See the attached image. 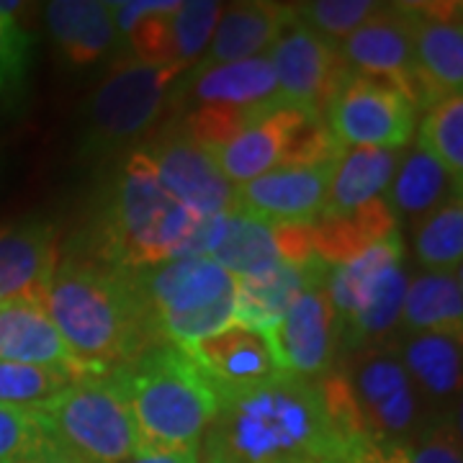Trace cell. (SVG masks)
Segmentation results:
<instances>
[{
	"instance_id": "12",
	"label": "cell",
	"mask_w": 463,
	"mask_h": 463,
	"mask_svg": "<svg viewBox=\"0 0 463 463\" xmlns=\"http://www.w3.org/2000/svg\"><path fill=\"white\" fill-rule=\"evenodd\" d=\"M335 163L315 167H276L255 181L234 185L232 214L250 216L270 227H312L325 212Z\"/></svg>"
},
{
	"instance_id": "3",
	"label": "cell",
	"mask_w": 463,
	"mask_h": 463,
	"mask_svg": "<svg viewBox=\"0 0 463 463\" xmlns=\"http://www.w3.org/2000/svg\"><path fill=\"white\" fill-rule=\"evenodd\" d=\"M111 373L132 410L137 456L201 446L219 402L183 347H149Z\"/></svg>"
},
{
	"instance_id": "19",
	"label": "cell",
	"mask_w": 463,
	"mask_h": 463,
	"mask_svg": "<svg viewBox=\"0 0 463 463\" xmlns=\"http://www.w3.org/2000/svg\"><path fill=\"white\" fill-rule=\"evenodd\" d=\"M327 276L330 265L315 258L304 265L279 263L258 276L237 279L234 325L265 335L281 322L286 309L297 301L301 291L327 283Z\"/></svg>"
},
{
	"instance_id": "25",
	"label": "cell",
	"mask_w": 463,
	"mask_h": 463,
	"mask_svg": "<svg viewBox=\"0 0 463 463\" xmlns=\"http://www.w3.org/2000/svg\"><path fill=\"white\" fill-rule=\"evenodd\" d=\"M402 152L399 149L379 147H347L337 157L332 170L327 201H325V216H340L365 206L371 201L383 199L389 183L397 173Z\"/></svg>"
},
{
	"instance_id": "33",
	"label": "cell",
	"mask_w": 463,
	"mask_h": 463,
	"mask_svg": "<svg viewBox=\"0 0 463 463\" xmlns=\"http://www.w3.org/2000/svg\"><path fill=\"white\" fill-rule=\"evenodd\" d=\"M417 147L432 155L450 181L461 188L463 181V96L453 93L425 109Z\"/></svg>"
},
{
	"instance_id": "6",
	"label": "cell",
	"mask_w": 463,
	"mask_h": 463,
	"mask_svg": "<svg viewBox=\"0 0 463 463\" xmlns=\"http://www.w3.org/2000/svg\"><path fill=\"white\" fill-rule=\"evenodd\" d=\"M178 65H142L132 57L93 90L83 111V155H106L149 132L165 111Z\"/></svg>"
},
{
	"instance_id": "34",
	"label": "cell",
	"mask_w": 463,
	"mask_h": 463,
	"mask_svg": "<svg viewBox=\"0 0 463 463\" xmlns=\"http://www.w3.org/2000/svg\"><path fill=\"white\" fill-rule=\"evenodd\" d=\"M72 381L78 379L54 368L0 361V404L39 410Z\"/></svg>"
},
{
	"instance_id": "8",
	"label": "cell",
	"mask_w": 463,
	"mask_h": 463,
	"mask_svg": "<svg viewBox=\"0 0 463 463\" xmlns=\"http://www.w3.org/2000/svg\"><path fill=\"white\" fill-rule=\"evenodd\" d=\"M365 438L402 446L420 425V397L394 350H368L345 376Z\"/></svg>"
},
{
	"instance_id": "40",
	"label": "cell",
	"mask_w": 463,
	"mask_h": 463,
	"mask_svg": "<svg viewBox=\"0 0 463 463\" xmlns=\"http://www.w3.org/2000/svg\"><path fill=\"white\" fill-rule=\"evenodd\" d=\"M325 463H404L402 448L376 443L371 438H358L350 446L343 448L335 458Z\"/></svg>"
},
{
	"instance_id": "16",
	"label": "cell",
	"mask_w": 463,
	"mask_h": 463,
	"mask_svg": "<svg viewBox=\"0 0 463 463\" xmlns=\"http://www.w3.org/2000/svg\"><path fill=\"white\" fill-rule=\"evenodd\" d=\"M201 376L212 386L216 402L230 399L279 373L273 353L260 332L230 325L196 345L183 347Z\"/></svg>"
},
{
	"instance_id": "11",
	"label": "cell",
	"mask_w": 463,
	"mask_h": 463,
	"mask_svg": "<svg viewBox=\"0 0 463 463\" xmlns=\"http://www.w3.org/2000/svg\"><path fill=\"white\" fill-rule=\"evenodd\" d=\"M325 286L319 283L301 291L281 322L263 335L281 373L315 381L332 365L340 327Z\"/></svg>"
},
{
	"instance_id": "42",
	"label": "cell",
	"mask_w": 463,
	"mask_h": 463,
	"mask_svg": "<svg viewBox=\"0 0 463 463\" xmlns=\"http://www.w3.org/2000/svg\"><path fill=\"white\" fill-rule=\"evenodd\" d=\"M26 463H88V461L80 458L78 453H72V450L62 446V443H57L54 438H50V440L39 448V450H36Z\"/></svg>"
},
{
	"instance_id": "28",
	"label": "cell",
	"mask_w": 463,
	"mask_h": 463,
	"mask_svg": "<svg viewBox=\"0 0 463 463\" xmlns=\"http://www.w3.org/2000/svg\"><path fill=\"white\" fill-rule=\"evenodd\" d=\"M399 325L407 335L420 332H448L461 335L463 330V283L461 270L450 273H422L407 283Z\"/></svg>"
},
{
	"instance_id": "4",
	"label": "cell",
	"mask_w": 463,
	"mask_h": 463,
	"mask_svg": "<svg viewBox=\"0 0 463 463\" xmlns=\"http://www.w3.org/2000/svg\"><path fill=\"white\" fill-rule=\"evenodd\" d=\"M196 219L163 188L147 149L137 147L111 183L100 245L88 255L124 270L155 268L175 258Z\"/></svg>"
},
{
	"instance_id": "18",
	"label": "cell",
	"mask_w": 463,
	"mask_h": 463,
	"mask_svg": "<svg viewBox=\"0 0 463 463\" xmlns=\"http://www.w3.org/2000/svg\"><path fill=\"white\" fill-rule=\"evenodd\" d=\"M0 361L54 368L72 379L88 376L54 327L47 304L33 298L0 304Z\"/></svg>"
},
{
	"instance_id": "21",
	"label": "cell",
	"mask_w": 463,
	"mask_h": 463,
	"mask_svg": "<svg viewBox=\"0 0 463 463\" xmlns=\"http://www.w3.org/2000/svg\"><path fill=\"white\" fill-rule=\"evenodd\" d=\"M291 5L279 3H234L216 24L212 42L191 72H206L212 67L263 57L273 47L281 29L291 18Z\"/></svg>"
},
{
	"instance_id": "36",
	"label": "cell",
	"mask_w": 463,
	"mask_h": 463,
	"mask_svg": "<svg viewBox=\"0 0 463 463\" xmlns=\"http://www.w3.org/2000/svg\"><path fill=\"white\" fill-rule=\"evenodd\" d=\"M381 3L373 0H317V3H301L291 5L294 16L301 21L309 32L322 36L330 44H340L350 33L355 32L364 21L379 11Z\"/></svg>"
},
{
	"instance_id": "13",
	"label": "cell",
	"mask_w": 463,
	"mask_h": 463,
	"mask_svg": "<svg viewBox=\"0 0 463 463\" xmlns=\"http://www.w3.org/2000/svg\"><path fill=\"white\" fill-rule=\"evenodd\" d=\"M145 149L163 188L183 209L194 216L232 214L234 185L224 178L209 149L183 132L167 134Z\"/></svg>"
},
{
	"instance_id": "35",
	"label": "cell",
	"mask_w": 463,
	"mask_h": 463,
	"mask_svg": "<svg viewBox=\"0 0 463 463\" xmlns=\"http://www.w3.org/2000/svg\"><path fill=\"white\" fill-rule=\"evenodd\" d=\"M224 14V5L214 0H188L181 3L173 14L170 29H173V62L183 70L199 62L206 52L212 33H214L219 18Z\"/></svg>"
},
{
	"instance_id": "43",
	"label": "cell",
	"mask_w": 463,
	"mask_h": 463,
	"mask_svg": "<svg viewBox=\"0 0 463 463\" xmlns=\"http://www.w3.org/2000/svg\"><path fill=\"white\" fill-rule=\"evenodd\" d=\"M203 463H216V461H209V458H203Z\"/></svg>"
},
{
	"instance_id": "9",
	"label": "cell",
	"mask_w": 463,
	"mask_h": 463,
	"mask_svg": "<svg viewBox=\"0 0 463 463\" xmlns=\"http://www.w3.org/2000/svg\"><path fill=\"white\" fill-rule=\"evenodd\" d=\"M337 54L347 72L394 85L417 109H428L414 62L412 26L404 3H381L373 16L337 44Z\"/></svg>"
},
{
	"instance_id": "5",
	"label": "cell",
	"mask_w": 463,
	"mask_h": 463,
	"mask_svg": "<svg viewBox=\"0 0 463 463\" xmlns=\"http://www.w3.org/2000/svg\"><path fill=\"white\" fill-rule=\"evenodd\" d=\"M50 435L88 463H127L137 456V428L114 373L83 376L42 404Z\"/></svg>"
},
{
	"instance_id": "27",
	"label": "cell",
	"mask_w": 463,
	"mask_h": 463,
	"mask_svg": "<svg viewBox=\"0 0 463 463\" xmlns=\"http://www.w3.org/2000/svg\"><path fill=\"white\" fill-rule=\"evenodd\" d=\"M312 250L322 263L343 265L397 232V216L383 199L371 201L340 216H325L312 227Z\"/></svg>"
},
{
	"instance_id": "23",
	"label": "cell",
	"mask_w": 463,
	"mask_h": 463,
	"mask_svg": "<svg viewBox=\"0 0 463 463\" xmlns=\"http://www.w3.org/2000/svg\"><path fill=\"white\" fill-rule=\"evenodd\" d=\"M397 358L420 402L435 404V414L453 412L461 392V335H407L399 343Z\"/></svg>"
},
{
	"instance_id": "22",
	"label": "cell",
	"mask_w": 463,
	"mask_h": 463,
	"mask_svg": "<svg viewBox=\"0 0 463 463\" xmlns=\"http://www.w3.org/2000/svg\"><path fill=\"white\" fill-rule=\"evenodd\" d=\"M47 29L70 65L90 67L127 47L116 32L109 3L100 0H54L44 11Z\"/></svg>"
},
{
	"instance_id": "15",
	"label": "cell",
	"mask_w": 463,
	"mask_h": 463,
	"mask_svg": "<svg viewBox=\"0 0 463 463\" xmlns=\"http://www.w3.org/2000/svg\"><path fill=\"white\" fill-rule=\"evenodd\" d=\"M134 288L147 307L149 319L155 315H181L203 309L222 298L234 297L237 279L212 258L167 260L155 268L129 270Z\"/></svg>"
},
{
	"instance_id": "37",
	"label": "cell",
	"mask_w": 463,
	"mask_h": 463,
	"mask_svg": "<svg viewBox=\"0 0 463 463\" xmlns=\"http://www.w3.org/2000/svg\"><path fill=\"white\" fill-rule=\"evenodd\" d=\"M18 0H0V99H16L24 90L32 39L18 26Z\"/></svg>"
},
{
	"instance_id": "14",
	"label": "cell",
	"mask_w": 463,
	"mask_h": 463,
	"mask_svg": "<svg viewBox=\"0 0 463 463\" xmlns=\"http://www.w3.org/2000/svg\"><path fill=\"white\" fill-rule=\"evenodd\" d=\"M404 11L412 26L414 62L428 106L461 93V3H404Z\"/></svg>"
},
{
	"instance_id": "32",
	"label": "cell",
	"mask_w": 463,
	"mask_h": 463,
	"mask_svg": "<svg viewBox=\"0 0 463 463\" xmlns=\"http://www.w3.org/2000/svg\"><path fill=\"white\" fill-rule=\"evenodd\" d=\"M417 263L430 273L461 270L463 260V203L461 196L443 203L438 212L414 224Z\"/></svg>"
},
{
	"instance_id": "7",
	"label": "cell",
	"mask_w": 463,
	"mask_h": 463,
	"mask_svg": "<svg viewBox=\"0 0 463 463\" xmlns=\"http://www.w3.org/2000/svg\"><path fill=\"white\" fill-rule=\"evenodd\" d=\"M322 118L343 149H402L412 142L417 106L394 85L345 72Z\"/></svg>"
},
{
	"instance_id": "30",
	"label": "cell",
	"mask_w": 463,
	"mask_h": 463,
	"mask_svg": "<svg viewBox=\"0 0 463 463\" xmlns=\"http://www.w3.org/2000/svg\"><path fill=\"white\" fill-rule=\"evenodd\" d=\"M212 260L222 265L234 279H250L283 263L276 230L270 224L242 214L227 216V227Z\"/></svg>"
},
{
	"instance_id": "24",
	"label": "cell",
	"mask_w": 463,
	"mask_h": 463,
	"mask_svg": "<svg viewBox=\"0 0 463 463\" xmlns=\"http://www.w3.org/2000/svg\"><path fill=\"white\" fill-rule=\"evenodd\" d=\"M181 99L194 100L196 106L214 103L250 111H273L283 106L268 54L212 67L206 72H191L188 85L178 90Z\"/></svg>"
},
{
	"instance_id": "39",
	"label": "cell",
	"mask_w": 463,
	"mask_h": 463,
	"mask_svg": "<svg viewBox=\"0 0 463 463\" xmlns=\"http://www.w3.org/2000/svg\"><path fill=\"white\" fill-rule=\"evenodd\" d=\"M50 438L36 410L0 404V463H26Z\"/></svg>"
},
{
	"instance_id": "10",
	"label": "cell",
	"mask_w": 463,
	"mask_h": 463,
	"mask_svg": "<svg viewBox=\"0 0 463 463\" xmlns=\"http://www.w3.org/2000/svg\"><path fill=\"white\" fill-rule=\"evenodd\" d=\"M268 60L273 65L283 106L304 109L319 116L325 111L332 90L347 72L337 47L309 32L294 14L268 50Z\"/></svg>"
},
{
	"instance_id": "17",
	"label": "cell",
	"mask_w": 463,
	"mask_h": 463,
	"mask_svg": "<svg viewBox=\"0 0 463 463\" xmlns=\"http://www.w3.org/2000/svg\"><path fill=\"white\" fill-rule=\"evenodd\" d=\"M57 260L60 245L50 222L29 219L0 227V304L21 298L47 304Z\"/></svg>"
},
{
	"instance_id": "20",
	"label": "cell",
	"mask_w": 463,
	"mask_h": 463,
	"mask_svg": "<svg viewBox=\"0 0 463 463\" xmlns=\"http://www.w3.org/2000/svg\"><path fill=\"white\" fill-rule=\"evenodd\" d=\"M304 114H312V111L279 106L276 111L263 116L258 124L232 137L222 147L212 149L216 165L224 173V178L232 185H242V183L255 181L276 167H286L291 137L297 132Z\"/></svg>"
},
{
	"instance_id": "26",
	"label": "cell",
	"mask_w": 463,
	"mask_h": 463,
	"mask_svg": "<svg viewBox=\"0 0 463 463\" xmlns=\"http://www.w3.org/2000/svg\"><path fill=\"white\" fill-rule=\"evenodd\" d=\"M461 196V188L450 181L440 163L422 147L402 152L397 173L386 188L383 201L389 203L392 214L399 219H410L412 224L438 212L443 203Z\"/></svg>"
},
{
	"instance_id": "1",
	"label": "cell",
	"mask_w": 463,
	"mask_h": 463,
	"mask_svg": "<svg viewBox=\"0 0 463 463\" xmlns=\"http://www.w3.org/2000/svg\"><path fill=\"white\" fill-rule=\"evenodd\" d=\"M353 443L337 428L322 381L273 373L219 402L206 430L216 463H325Z\"/></svg>"
},
{
	"instance_id": "38",
	"label": "cell",
	"mask_w": 463,
	"mask_h": 463,
	"mask_svg": "<svg viewBox=\"0 0 463 463\" xmlns=\"http://www.w3.org/2000/svg\"><path fill=\"white\" fill-rule=\"evenodd\" d=\"M399 448L404 463H463L458 417L453 412L435 414Z\"/></svg>"
},
{
	"instance_id": "29",
	"label": "cell",
	"mask_w": 463,
	"mask_h": 463,
	"mask_svg": "<svg viewBox=\"0 0 463 463\" xmlns=\"http://www.w3.org/2000/svg\"><path fill=\"white\" fill-rule=\"evenodd\" d=\"M402 260H404V240L397 230L379 240L376 245L364 250L361 255H355L353 260L332 265L325 288L337 317V327H343L347 319L361 309V304L368 297V291L376 286L381 273Z\"/></svg>"
},
{
	"instance_id": "2",
	"label": "cell",
	"mask_w": 463,
	"mask_h": 463,
	"mask_svg": "<svg viewBox=\"0 0 463 463\" xmlns=\"http://www.w3.org/2000/svg\"><path fill=\"white\" fill-rule=\"evenodd\" d=\"M47 312L88 376H106L160 345L132 273L88 252L57 260Z\"/></svg>"
},
{
	"instance_id": "31",
	"label": "cell",
	"mask_w": 463,
	"mask_h": 463,
	"mask_svg": "<svg viewBox=\"0 0 463 463\" xmlns=\"http://www.w3.org/2000/svg\"><path fill=\"white\" fill-rule=\"evenodd\" d=\"M404 291H407V273L402 260L381 273V279L368 291L361 309L340 327V340L350 347H368L389 337V332L399 327Z\"/></svg>"
},
{
	"instance_id": "41",
	"label": "cell",
	"mask_w": 463,
	"mask_h": 463,
	"mask_svg": "<svg viewBox=\"0 0 463 463\" xmlns=\"http://www.w3.org/2000/svg\"><path fill=\"white\" fill-rule=\"evenodd\" d=\"M127 463H201V446L178 448L165 453H139Z\"/></svg>"
}]
</instances>
